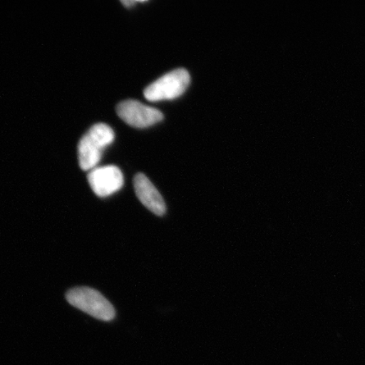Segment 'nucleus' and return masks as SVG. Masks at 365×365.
I'll list each match as a JSON object with an SVG mask.
<instances>
[{"label":"nucleus","instance_id":"3","mask_svg":"<svg viewBox=\"0 0 365 365\" xmlns=\"http://www.w3.org/2000/svg\"><path fill=\"white\" fill-rule=\"evenodd\" d=\"M190 83L189 72L185 68H177L148 86L144 96L150 102L175 99L185 93Z\"/></svg>","mask_w":365,"mask_h":365},{"label":"nucleus","instance_id":"7","mask_svg":"<svg viewBox=\"0 0 365 365\" xmlns=\"http://www.w3.org/2000/svg\"><path fill=\"white\" fill-rule=\"evenodd\" d=\"M121 3L124 4L125 7H132L136 4V1L135 0H124V1H121Z\"/></svg>","mask_w":365,"mask_h":365},{"label":"nucleus","instance_id":"1","mask_svg":"<svg viewBox=\"0 0 365 365\" xmlns=\"http://www.w3.org/2000/svg\"><path fill=\"white\" fill-rule=\"evenodd\" d=\"M114 140V132L106 124H97L91 128L78 145V159L82 170H94L102 158L103 150Z\"/></svg>","mask_w":365,"mask_h":365},{"label":"nucleus","instance_id":"5","mask_svg":"<svg viewBox=\"0 0 365 365\" xmlns=\"http://www.w3.org/2000/svg\"><path fill=\"white\" fill-rule=\"evenodd\" d=\"M88 180L91 190L99 197L116 193L124 185L121 170L113 165L95 168L89 173Z\"/></svg>","mask_w":365,"mask_h":365},{"label":"nucleus","instance_id":"4","mask_svg":"<svg viewBox=\"0 0 365 365\" xmlns=\"http://www.w3.org/2000/svg\"><path fill=\"white\" fill-rule=\"evenodd\" d=\"M116 110L121 120L135 128H147L163 120L162 112L135 100L120 103Z\"/></svg>","mask_w":365,"mask_h":365},{"label":"nucleus","instance_id":"6","mask_svg":"<svg viewBox=\"0 0 365 365\" xmlns=\"http://www.w3.org/2000/svg\"><path fill=\"white\" fill-rule=\"evenodd\" d=\"M134 187L137 197L149 211L159 217L166 213L167 207L162 195L143 173L135 175Z\"/></svg>","mask_w":365,"mask_h":365},{"label":"nucleus","instance_id":"2","mask_svg":"<svg viewBox=\"0 0 365 365\" xmlns=\"http://www.w3.org/2000/svg\"><path fill=\"white\" fill-rule=\"evenodd\" d=\"M72 307L103 322H110L115 317L112 304L98 291L88 287H75L66 294Z\"/></svg>","mask_w":365,"mask_h":365}]
</instances>
